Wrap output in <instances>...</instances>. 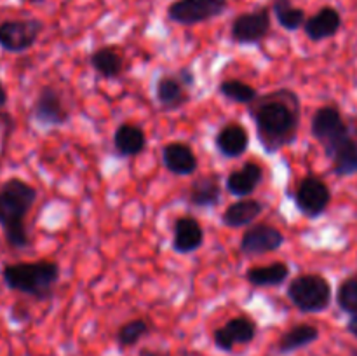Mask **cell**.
<instances>
[{
    "mask_svg": "<svg viewBox=\"0 0 357 356\" xmlns=\"http://www.w3.org/2000/svg\"><path fill=\"white\" fill-rule=\"evenodd\" d=\"M23 3H44L45 0H21Z\"/></svg>",
    "mask_w": 357,
    "mask_h": 356,
    "instance_id": "836d02e7",
    "label": "cell"
},
{
    "mask_svg": "<svg viewBox=\"0 0 357 356\" xmlns=\"http://www.w3.org/2000/svg\"><path fill=\"white\" fill-rule=\"evenodd\" d=\"M284 244V234L268 223L250 227L241 237V251L244 255H264L278 251Z\"/></svg>",
    "mask_w": 357,
    "mask_h": 356,
    "instance_id": "7c38bea8",
    "label": "cell"
},
{
    "mask_svg": "<svg viewBox=\"0 0 357 356\" xmlns=\"http://www.w3.org/2000/svg\"><path fill=\"white\" fill-rule=\"evenodd\" d=\"M149 332H150V327H149V323H146V320L138 318V320L128 321V323H124L117 330L119 348H122V349L132 348V346L138 344V342L142 341V339L145 337Z\"/></svg>",
    "mask_w": 357,
    "mask_h": 356,
    "instance_id": "83f0119b",
    "label": "cell"
},
{
    "mask_svg": "<svg viewBox=\"0 0 357 356\" xmlns=\"http://www.w3.org/2000/svg\"><path fill=\"white\" fill-rule=\"evenodd\" d=\"M342 27V16L335 7H323L314 16L307 17L303 23L307 37L314 42H321L324 38H331L338 34Z\"/></svg>",
    "mask_w": 357,
    "mask_h": 356,
    "instance_id": "e0dca14e",
    "label": "cell"
},
{
    "mask_svg": "<svg viewBox=\"0 0 357 356\" xmlns=\"http://www.w3.org/2000/svg\"><path fill=\"white\" fill-rule=\"evenodd\" d=\"M310 131L312 136L324 147V152H330L331 149L347 140L351 135V129L345 124L340 110L337 107H321L314 114L310 122Z\"/></svg>",
    "mask_w": 357,
    "mask_h": 356,
    "instance_id": "8992f818",
    "label": "cell"
},
{
    "mask_svg": "<svg viewBox=\"0 0 357 356\" xmlns=\"http://www.w3.org/2000/svg\"><path fill=\"white\" fill-rule=\"evenodd\" d=\"M289 265L284 262H274L268 265H258L246 271V281L253 286H279L288 279Z\"/></svg>",
    "mask_w": 357,
    "mask_h": 356,
    "instance_id": "d4e9b609",
    "label": "cell"
},
{
    "mask_svg": "<svg viewBox=\"0 0 357 356\" xmlns=\"http://www.w3.org/2000/svg\"><path fill=\"white\" fill-rule=\"evenodd\" d=\"M331 201V192L330 187L324 184L321 178L305 177L298 184L295 191V205L309 218H316V216L323 215L328 209Z\"/></svg>",
    "mask_w": 357,
    "mask_h": 356,
    "instance_id": "9c48e42d",
    "label": "cell"
},
{
    "mask_svg": "<svg viewBox=\"0 0 357 356\" xmlns=\"http://www.w3.org/2000/svg\"><path fill=\"white\" fill-rule=\"evenodd\" d=\"M286 295L302 313H323L331 304V285L324 276L307 272L289 281Z\"/></svg>",
    "mask_w": 357,
    "mask_h": 356,
    "instance_id": "277c9868",
    "label": "cell"
},
{
    "mask_svg": "<svg viewBox=\"0 0 357 356\" xmlns=\"http://www.w3.org/2000/svg\"><path fill=\"white\" fill-rule=\"evenodd\" d=\"M215 145L225 157H239L250 147V135L239 122H229L216 133Z\"/></svg>",
    "mask_w": 357,
    "mask_h": 356,
    "instance_id": "ac0fdd59",
    "label": "cell"
},
{
    "mask_svg": "<svg viewBox=\"0 0 357 356\" xmlns=\"http://www.w3.org/2000/svg\"><path fill=\"white\" fill-rule=\"evenodd\" d=\"M204 243V230L194 216H180L173 227V250L176 253H192Z\"/></svg>",
    "mask_w": 357,
    "mask_h": 356,
    "instance_id": "9a60e30c",
    "label": "cell"
},
{
    "mask_svg": "<svg viewBox=\"0 0 357 356\" xmlns=\"http://www.w3.org/2000/svg\"><path fill=\"white\" fill-rule=\"evenodd\" d=\"M265 205L257 199L244 198L241 201L232 202L229 208L223 212L222 220L227 227H232V229H239V227L250 225L251 222L258 218V216L264 213Z\"/></svg>",
    "mask_w": 357,
    "mask_h": 356,
    "instance_id": "7402d4cb",
    "label": "cell"
},
{
    "mask_svg": "<svg viewBox=\"0 0 357 356\" xmlns=\"http://www.w3.org/2000/svg\"><path fill=\"white\" fill-rule=\"evenodd\" d=\"M222 201V185L216 175H202L195 178L188 192V202L195 208H215Z\"/></svg>",
    "mask_w": 357,
    "mask_h": 356,
    "instance_id": "d6986e66",
    "label": "cell"
},
{
    "mask_svg": "<svg viewBox=\"0 0 357 356\" xmlns=\"http://www.w3.org/2000/svg\"><path fill=\"white\" fill-rule=\"evenodd\" d=\"M347 328H349V332H351V334L354 335V337H357V313L356 314H351V320H349Z\"/></svg>",
    "mask_w": 357,
    "mask_h": 356,
    "instance_id": "4dcf8cb0",
    "label": "cell"
},
{
    "mask_svg": "<svg viewBox=\"0 0 357 356\" xmlns=\"http://www.w3.org/2000/svg\"><path fill=\"white\" fill-rule=\"evenodd\" d=\"M272 27V14L268 7H257L251 13L234 17L230 27V38L241 45L260 44Z\"/></svg>",
    "mask_w": 357,
    "mask_h": 356,
    "instance_id": "ba28073f",
    "label": "cell"
},
{
    "mask_svg": "<svg viewBox=\"0 0 357 356\" xmlns=\"http://www.w3.org/2000/svg\"><path fill=\"white\" fill-rule=\"evenodd\" d=\"M333 163V171L338 177H349L357 173V142L352 136L338 143L326 154Z\"/></svg>",
    "mask_w": 357,
    "mask_h": 356,
    "instance_id": "cb8c5ba5",
    "label": "cell"
},
{
    "mask_svg": "<svg viewBox=\"0 0 357 356\" xmlns=\"http://www.w3.org/2000/svg\"><path fill=\"white\" fill-rule=\"evenodd\" d=\"M37 188L21 178H9L0 185V227L7 244L14 250L30 246L24 216L37 201Z\"/></svg>",
    "mask_w": 357,
    "mask_h": 356,
    "instance_id": "7a4b0ae2",
    "label": "cell"
},
{
    "mask_svg": "<svg viewBox=\"0 0 357 356\" xmlns=\"http://www.w3.org/2000/svg\"><path fill=\"white\" fill-rule=\"evenodd\" d=\"M337 302L338 307L345 313H357V276H351L340 283L337 292Z\"/></svg>",
    "mask_w": 357,
    "mask_h": 356,
    "instance_id": "f1b7e54d",
    "label": "cell"
},
{
    "mask_svg": "<svg viewBox=\"0 0 357 356\" xmlns=\"http://www.w3.org/2000/svg\"><path fill=\"white\" fill-rule=\"evenodd\" d=\"M319 339V330H317L314 325L309 323H300L291 327L289 330H286L281 335V339L275 344V351L279 355H289V353H295L298 349L307 348L312 342H316Z\"/></svg>",
    "mask_w": 357,
    "mask_h": 356,
    "instance_id": "603a6c76",
    "label": "cell"
},
{
    "mask_svg": "<svg viewBox=\"0 0 357 356\" xmlns=\"http://www.w3.org/2000/svg\"><path fill=\"white\" fill-rule=\"evenodd\" d=\"M272 13L278 20L279 27L288 31L300 30L307 20L305 10L296 7L291 0H274L272 2Z\"/></svg>",
    "mask_w": 357,
    "mask_h": 356,
    "instance_id": "484cf974",
    "label": "cell"
},
{
    "mask_svg": "<svg viewBox=\"0 0 357 356\" xmlns=\"http://www.w3.org/2000/svg\"><path fill=\"white\" fill-rule=\"evenodd\" d=\"M44 24L42 21L28 17V20H7L0 23V47L13 54H21L37 44Z\"/></svg>",
    "mask_w": 357,
    "mask_h": 356,
    "instance_id": "52a82bcc",
    "label": "cell"
},
{
    "mask_svg": "<svg viewBox=\"0 0 357 356\" xmlns=\"http://www.w3.org/2000/svg\"><path fill=\"white\" fill-rule=\"evenodd\" d=\"M162 164L176 177H190L197 171V156L187 143L171 142L162 149Z\"/></svg>",
    "mask_w": 357,
    "mask_h": 356,
    "instance_id": "4fadbf2b",
    "label": "cell"
},
{
    "mask_svg": "<svg viewBox=\"0 0 357 356\" xmlns=\"http://www.w3.org/2000/svg\"><path fill=\"white\" fill-rule=\"evenodd\" d=\"M114 147L119 156L122 157L139 156L146 147L145 131L139 126L124 122V124H121L115 129Z\"/></svg>",
    "mask_w": 357,
    "mask_h": 356,
    "instance_id": "44dd1931",
    "label": "cell"
},
{
    "mask_svg": "<svg viewBox=\"0 0 357 356\" xmlns=\"http://www.w3.org/2000/svg\"><path fill=\"white\" fill-rule=\"evenodd\" d=\"M257 128L258 142L267 154H278L296 140L300 128V98L291 89H275L258 94L248 105Z\"/></svg>",
    "mask_w": 357,
    "mask_h": 356,
    "instance_id": "6da1fadb",
    "label": "cell"
},
{
    "mask_svg": "<svg viewBox=\"0 0 357 356\" xmlns=\"http://www.w3.org/2000/svg\"><path fill=\"white\" fill-rule=\"evenodd\" d=\"M352 356H357V351H352Z\"/></svg>",
    "mask_w": 357,
    "mask_h": 356,
    "instance_id": "e575fe53",
    "label": "cell"
},
{
    "mask_svg": "<svg viewBox=\"0 0 357 356\" xmlns=\"http://www.w3.org/2000/svg\"><path fill=\"white\" fill-rule=\"evenodd\" d=\"M139 356H167V355L160 351H152V349H142V351H139Z\"/></svg>",
    "mask_w": 357,
    "mask_h": 356,
    "instance_id": "d6a6232c",
    "label": "cell"
},
{
    "mask_svg": "<svg viewBox=\"0 0 357 356\" xmlns=\"http://www.w3.org/2000/svg\"><path fill=\"white\" fill-rule=\"evenodd\" d=\"M229 9V0H174L167 7V17L183 27L206 23L222 16Z\"/></svg>",
    "mask_w": 357,
    "mask_h": 356,
    "instance_id": "5b68a950",
    "label": "cell"
},
{
    "mask_svg": "<svg viewBox=\"0 0 357 356\" xmlns=\"http://www.w3.org/2000/svg\"><path fill=\"white\" fill-rule=\"evenodd\" d=\"M155 98L160 105V110L174 112L190 101L188 89L180 82L176 73L160 75L155 82Z\"/></svg>",
    "mask_w": 357,
    "mask_h": 356,
    "instance_id": "5bb4252c",
    "label": "cell"
},
{
    "mask_svg": "<svg viewBox=\"0 0 357 356\" xmlns=\"http://www.w3.org/2000/svg\"><path fill=\"white\" fill-rule=\"evenodd\" d=\"M7 100H9V96H7V89H6V86L2 84V80H0V108L6 107Z\"/></svg>",
    "mask_w": 357,
    "mask_h": 356,
    "instance_id": "1f68e13d",
    "label": "cell"
},
{
    "mask_svg": "<svg viewBox=\"0 0 357 356\" xmlns=\"http://www.w3.org/2000/svg\"><path fill=\"white\" fill-rule=\"evenodd\" d=\"M2 279L9 290L37 300H49L59 281V265L52 260L7 264L2 269Z\"/></svg>",
    "mask_w": 357,
    "mask_h": 356,
    "instance_id": "3957f363",
    "label": "cell"
},
{
    "mask_svg": "<svg viewBox=\"0 0 357 356\" xmlns=\"http://www.w3.org/2000/svg\"><path fill=\"white\" fill-rule=\"evenodd\" d=\"M176 77L187 89H192L195 86V73L190 66H181L176 72Z\"/></svg>",
    "mask_w": 357,
    "mask_h": 356,
    "instance_id": "f546056e",
    "label": "cell"
},
{
    "mask_svg": "<svg viewBox=\"0 0 357 356\" xmlns=\"http://www.w3.org/2000/svg\"><path fill=\"white\" fill-rule=\"evenodd\" d=\"M261 180H264V170H261V166L253 163V161H250V163H244L243 168L229 173V177L225 180V187L232 195H237V198H250L260 187Z\"/></svg>",
    "mask_w": 357,
    "mask_h": 356,
    "instance_id": "2e32d148",
    "label": "cell"
},
{
    "mask_svg": "<svg viewBox=\"0 0 357 356\" xmlns=\"http://www.w3.org/2000/svg\"><path fill=\"white\" fill-rule=\"evenodd\" d=\"M33 117L42 126H65L70 121V112L63 105L61 94L52 86H44L33 101Z\"/></svg>",
    "mask_w": 357,
    "mask_h": 356,
    "instance_id": "8fae6325",
    "label": "cell"
},
{
    "mask_svg": "<svg viewBox=\"0 0 357 356\" xmlns=\"http://www.w3.org/2000/svg\"><path fill=\"white\" fill-rule=\"evenodd\" d=\"M257 321L250 316H236L227 321L223 327L216 328L213 334L215 346L223 353H230L236 346L251 344L257 337Z\"/></svg>",
    "mask_w": 357,
    "mask_h": 356,
    "instance_id": "30bf717a",
    "label": "cell"
},
{
    "mask_svg": "<svg viewBox=\"0 0 357 356\" xmlns=\"http://www.w3.org/2000/svg\"><path fill=\"white\" fill-rule=\"evenodd\" d=\"M89 63L94 72L103 79H117L124 70V54L114 45H105L98 47L91 52Z\"/></svg>",
    "mask_w": 357,
    "mask_h": 356,
    "instance_id": "ffe728a7",
    "label": "cell"
},
{
    "mask_svg": "<svg viewBox=\"0 0 357 356\" xmlns=\"http://www.w3.org/2000/svg\"><path fill=\"white\" fill-rule=\"evenodd\" d=\"M220 94L234 103L250 105L258 98V91L251 84L243 82L241 79H227L220 84Z\"/></svg>",
    "mask_w": 357,
    "mask_h": 356,
    "instance_id": "4316f807",
    "label": "cell"
}]
</instances>
